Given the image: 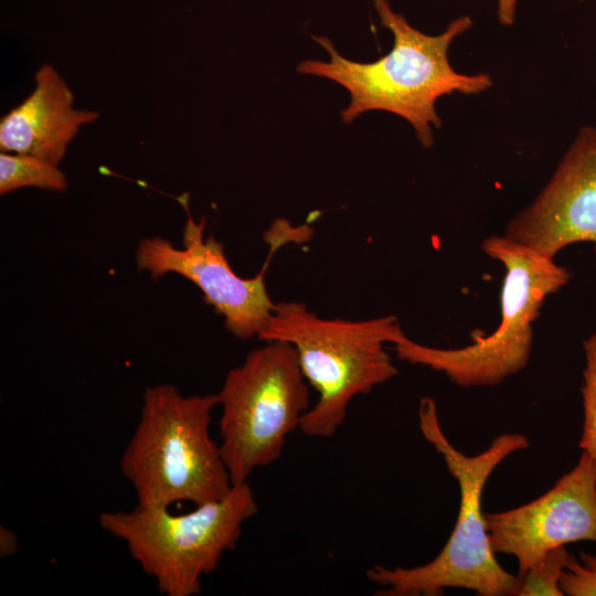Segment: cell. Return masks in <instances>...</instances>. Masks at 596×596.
<instances>
[{"instance_id": "obj_4", "label": "cell", "mask_w": 596, "mask_h": 596, "mask_svg": "<svg viewBox=\"0 0 596 596\" xmlns=\"http://www.w3.org/2000/svg\"><path fill=\"white\" fill-rule=\"evenodd\" d=\"M216 406L217 394L185 396L170 384L146 389L139 422L120 459L137 505H200L231 491L220 445L210 434Z\"/></svg>"}, {"instance_id": "obj_13", "label": "cell", "mask_w": 596, "mask_h": 596, "mask_svg": "<svg viewBox=\"0 0 596 596\" xmlns=\"http://www.w3.org/2000/svg\"><path fill=\"white\" fill-rule=\"evenodd\" d=\"M571 557L565 545L549 551L519 578L517 596H563L558 584Z\"/></svg>"}, {"instance_id": "obj_12", "label": "cell", "mask_w": 596, "mask_h": 596, "mask_svg": "<svg viewBox=\"0 0 596 596\" xmlns=\"http://www.w3.org/2000/svg\"><path fill=\"white\" fill-rule=\"evenodd\" d=\"M28 187L64 192L67 189V179L58 164L46 159L29 153L2 151L0 194H8Z\"/></svg>"}, {"instance_id": "obj_5", "label": "cell", "mask_w": 596, "mask_h": 596, "mask_svg": "<svg viewBox=\"0 0 596 596\" xmlns=\"http://www.w3.org/2000/svg\"><path fill=\"white\" fill-rule=\"evenodd\" d=\"M481 248L505 268L501 321L493 332L476 333L472 343L456 349L421 344L405 332L393 343L398 359L441 372L466 389L498 385L526 366L533 344V322L545 299L571 277L553 257L505 235L486 237Z\"/></svg>"}, {"instance_id": "obj_15", "label": "cell", "mask_w": 596, "mask_h": 596, "mask_svg": "<svg viewBox=\"0 0 596 596\" xmlns=\"http://www.w3.org/2000/svg\"><path fill=\"white\" fill-rule=\"evenodd\" d=\"M560 589L566 596H596V555H572L560 579Z\"/></svg>"}, {"instance_id": "obj_11", "label": "cell", "mask_w": 596, "mask_h": 596, "mask_svg": "<svg viewBox=\"0 0 596 596\" xmlns=\"http://www.w3.org/2000/svg\"><path fill=\"white\" fill-rule=\"evenodd\" d=\"M35 87L0 120V148L29 153L58 164L82 126L96 121L95 110L74 108V95L60 73L43 64Z\"/></svg>"}, {"instance_id": "obj_10", "label": "cell", "mask_w": 596, "mask_h": 596, "mask_svg": "<svg viewBox=\"0 0 596 596\" xmlns=\"http://www.w3.org/2000/svg\"><path fill=\"white\" fill-rule=\"evenodd\" d=\"M503 235L553 258L579 242L592 243L596 252L595 127L579 128L546 185Z\"/></svg>"}, {"instance_id": "obj_3", "label": "cell", "mask_w": 596, "mask_h": 596, "mask_svg": "<svg viewBox=\"0 0 596 596\" xmlns=\"http://www.w3.org/2000/svg\"><path fill=\"white\" fill-rule=\"evenodd\" d=\"M403 332L393 315L356 321L328 319L301 302L281 301L275 304L257 338L294 347L304 376L319 395L299 430L328 438L343 425L354 397L397 374L386 344Z\"/></svg>"}, {"instance_id": "obj_7", "label": "cell", "mask_w": 596, "mask_h": 596, "mask_svg": "<svg viewBox=\"0 0 596 596\" xmlns=\"http://www.w3.org/2000/svg\"><path fill=\"white\" fill-rule=\"evenodd\" d=\"M309 383L294 347L265 341L231 369L217 394L219 443L233 485L277 461L310 408Z\"/></svg>"}, {"instance_id": "obj_8", "label": "cell", "mask_w": 596, "mask_h": 596, "mask_svg": "<svg viewBox=\"0 0 596 596\" xmlns=\"http://www.w3.org/2000/svg\"><path fill=\"white\" fill-rule=\"evenodd\" d=\"M181 201L188 215L182 247L159 236L142 238L135 254L138 270L148 272L153 279L169 273L187 278L224 318L225 328L232 336L242 340L258 337L276 304L265 284L268 260L256 276H238L230 265L223 244L213 235H204L205 217L195 222L187 200Z\"/></svg>"}, {"instance_id": "obj_2", "label": "cell", "mask_w": 596, "mask_h": 596, "mask_svg": "<svg viewBox=\"0 0 596 596\" xmlns=\"http://www.w3.org/2000/svg\"><path fill=\"white\" fill-rule=\"evenodd\" d=\"M418 426L458 481L459 512L449 539L430 562L414 567H370L366 578L382 587L375 595L439 596L446 588H465L480 596H517L519 577L505 571L496 558L481 498L494 469L511 454L526 449L529 438L520 433L500 434L487 449L467 456L446 437L436 402L428 396L419 401Z\"/></svg>"}, {"instance_id": "obj_6", "label": "cell", "mask_w": 596, "mask_h": 596, "mask_svg": "<svg viewBox=\"0 0 596 596\" xmlns=\"http://www.w3.org/2000/svg\"><path fill=\"white\" fill-rule=\"evenodd\" d=\"M257 511L255 494L243 482L233 485L224 498L195 505L188 513L136 505L131 511L102 512L98 522L125 543L161 594L193 596L202 590V577L236 547L243 524Z\"/></svg>"}, {"instance_id": "obj_16", "label": "cell", "mask_w": 596, "mask_h": 596, "mask_svg": "<svg viewBox=\"0 0 596 596\" xmlns=\"http://www.w3.org/2000/svg\"><path fill=\"white\" fill-rule=\"evenodd\" d=\"M517 2L518 0H498V19L502 25L510 26L514 23Z\"/></svg>"}, {"instance_id": "obj_17", "label": "cell", "mask_w": 596, "mask_h": 596, "mask_svg": "<svg viewBox=\"0 0 596 596\" xmlns=\"http://www.w3.org/2000/svg\"><path fill=\"white\" fill-rule=\"evenodd\" d=\"M17 547H18V540H17L15 534L9 529L1 526V531H0L1 556L7 557L14 554Z\"/></svg>"}, {"instance_id": "obj_9", "label": "cell", "mask_w": 596, "mask_h": 596, "mask_svg": "<svg viewBox=\"0 0 596 596\" xmlns=\"http://www.w3.org/2000/svg\"><path fill=\"white\" fill-rule=\"evenodd\" d=\"M492 551L513 556L517 576L549 551L578 541L596 542V466L583 451L577 464L536 499L485 513Z\"/></svg>"}, {"instance_id": "obj_14", "label": "cell", "mask_w": 596, "mask_h": 596, "mask_svg": "<svg viewBox=\"0 0 596 596\" xmlns=\"http://www.w3.org/2000/svg\"><path fill=\"white\" fill-rule=\"evenodd\" d=\"M585 368L581 389L583 428L579 447L596 466V332L583 342Z\"/></svg>"}, {"instance_id": "obj_1", "label": "cell", "mask_w": 596, "mask_h": 596, "mask_svg": "<svg viewBox=\"0 0 596 596\" xmlns=\"http://www.w3.org/2000/svg\"><path fill=\"white\" fill-rule=\"evenodd\" d=\"M373 4L381 24L393 34L386 55L370 63L355 62L342 56L328 38L312 36L329 61L305 60L297 71L331 79L348 91L350 103L340 113L344 124L366 111H389L407 120L422 146L429 148L433 129L441 126L438 98L454 93L476 95L492 86L488 74L458 73L448 60L451 42L471 28L472 20L461 15L443 33L428 35L395 12L387 0H373Z\"/></svg>"}]
</instances>
